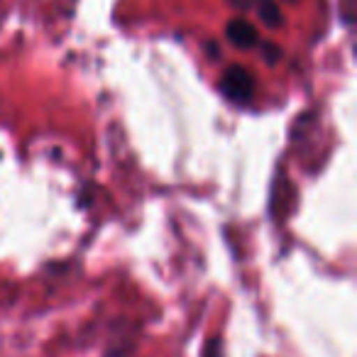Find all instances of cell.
<instances>
[{
	"label": "cell",
	"mask_w": 357,
	"mask_h": 357,
	"mask_svg": "<svg viewBox=\"0 0 357 357\" xmlns=\"http://www.w3.org/2000/svg\"><path fill=\"white\" fill-rule=\"evenodd\" d=\"M225 37H228L230 45L238 47V50H252L259 40L257 30H255L248 20H243V17H235V20L230 22L228 30H225Z\"/></svg>",
	"instance_id": "7a4b0ae2"
},
{
	"label": "cell",
	"mask_w": 357,
	"mask_h": 357,
	"mask_svg": "<svg viewBox=\"0 0 357 357\" xmlns=\"http://www.w3.org/2000/svg\"><path fill=\"white\" fill-rule=\"evenodd\" d=\"M233 6H238V8H248L250 6V0H230Z\"/></svg>",
	"instance_id": "5b68a950"
},
{
	"label": "cell",
	"mask_w": 357,
	"mask_h": 357,
	"mask_svg": "<svg viewBox=\"0 0 357 357\" xmlns=\"http://www.w3.org/2000/svg\"><path fill=\"white\" fill-rule=\"evenodd\" d=\"M223 345H220V340L218 337H213V340H208V345H206V350H204V357H223Z\"/></svg>",
	"instance_id": "277c9868"
},
{
	"label": "cell",
	"mask_w": 357,
	"mask_h": 357,
	"mask_svg": "<svg viewBox=\"0 0 357 357\" xmlns=\"http://www.w3.org/2000/svg\"><path fill=\"white\" fill-rule=\"evenodd\" d=\"M220 89H223V93L228 96L230 100H235V103H248L255 93V79L243 66H230V69H225Z\"/></svg>",
	"instance_id": "6da1fadb"
},
{
	"label": "cell",
	"mask_w": 357,
	"mask_h": 357,
	"mask_svg": "<svg viewBox=\"0 0 357 357\" xmlns=\"http://www.w3.org/2000/svg\"><path fill=\"white\" fill-rule=\"evenodd\" d=\"M257 13H259V17H262V22L267 27H279V25H282V10H279V6L274 3V0H259Z\"/></svg>",
	"instance_id": "3957f363"
}]
</instances>
